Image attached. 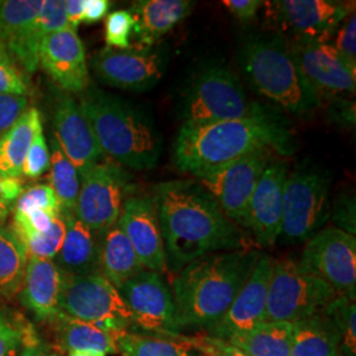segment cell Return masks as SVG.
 <instances>
[{"label":"cell","mask_w":356,"mask_h":356,"mask_svg":"<svg viewBox=\"0 0 356 356\" xmlns=\"http://www.w3.org/2000/svg\"><path fill=\"white\" fill-rule=\"evenodd\" d=\"M153 198L170 270L178 273L191 261L218 251L250 248L242 229L225 216L198 181L159 184Z\"/></svg>","instance_id":"obj_1"},{"label":"cell","mask_w":356,"mask_h":356,"mask_svg":"<svg viewBox=\"0 0 356 356\" xmlns=\"http://www.w3.org/2000/svg\"><path fill=\"white\" fill-rule=\"evenodd\" d=\"M291 134L267 114L207 124H182L173 147L181 172L201 178L248 153L269 149L291 152Z\"/></svg>","instance_id":"obj_2"},{"label":"cell","mask_w":356,"mask_h":356,"mask_svg":"<svg viewBox=\"0 0 356 356\" xmlns=\"http://www.w3.org/2000/svg\"><path fill=\"white\" fill-rule=\"evenodd\" d=\"M261 254L254 248L211 254L182 268L173 280L179 329H207L229 309Z\"/></svg>","instance_id":"obj_3"},{"label":"cell","mask_w":356,"mask_h":356,"mask_svg":"<svg viewBox=\"0 0 356 356\" xmlns=\"http://www.w3.org/2000/svg\"><path fill=\"white\" fill-rule=\"evenodd\" d=\"M78 104L107 159L135 170L156 166L161 140L140 111L98 89L85 90Z\"/></svg>","instance_id":"obj_4"},{"label":"cell","mask_w":356,"mask_h":356,"mask_svg":"<svg viewBox=\"0 0 356 356\" xmlns=\"http://www.w3.org/2000/svg\"><path fill=\"white\" fill-rule=\"evenodd\" d=\"M243 69L256 91L293 114H306L318 97L300 73L280 38L251 40L243 49Z\"/></svg>","instance_id":"obj_5"},{"label":"cell","mask_w":356,"mask_h":356,"mask_svg":"<svg viewBox=\"0 0 356 356\" xmlns=\"http://www.w3.org/2000/svg\"><path fill=\"white\" fill-rule=\"evenodd\" d=\"M339 296L327 282L293 260H273L266 322L296 323L321 314Z\"/></svg>","instance_id":"obj_6"},{"label":"cell","mask_w":356,"mask_h":356,"mask_svg":"<svg viewBox=\"0 0 356 356\" xmlns=\"http://www.w3.org/2000/svg\"><path fill=\"white\" fill-rule=\"evenodd\" d=\"M184 124H207L267 114L251 102L242 82L229 69L209 67L193 81L185 95Z\"/></svg>","instance_id":"obj_7"},{"label":"cell","mask_w":356,"mask_h":356,"mask_svg":"<svg viewBox=\"0 0 356 356\" xmlns=\"http://www.w3.org/2000/svg\"><path fill=\"white\" fill-rule=\"evenodd\" d=\"M330 184V175L313 166L302 165L286 177L282 195L284 242H306L329 220Z\"/></svg>","instance_id":"obj_8"},{"label":"cell","mask_w":356,"mask_h":356,"mask_svg":"<svg viewBox=\"0 0 356 356\" xmlns=\"http://www.w3.org/2000/svg\"><path fill=\"white\" fill-rule=\"evenodd\" d=\"M60 313L103 330L132 331L134 318L114 285L101 273L64 275Z\"/></svg>","instance_id":"obj_9"},{"label":"cell","mask_w":356,"mask_h":356,"mask_svg":"<svg viewBox=\"0 0 356 356\" xmlns=\"http://www.w3.org/2000/svg\"><path fill=\"white\" fill-rule=\"evenodd\" d=\"M132 189L131 177L122 165L104 159L81 177L74 216L101 238L118 222Z\"/></svg>","instance_id":"obj_10"},{"label":"cell","mask_w":356,"mask_h":356,"mask_svg":"<svg viewBox=\"0 0 356 356\" xmlns=\"http://www.w3.org/2000/svg\"><path fill=\"white\" fill-rule=\"evenodd\" d=\"M305 243L298 261L301 267L327 282L339 296L355 301V235L338 227H327L319 229Z\"/></svg>","instance_id":"obj_11"},{"label":"cell","mask_w":356,"mask_h":356,"mask_svg":"<svg viewBox=\"0 0 356 356\" xmlns=\"http://www.w3.org/2000/svg\"><path fill=\"white\" fill-rule=\"evenodd\" d=\"M268 23L292 41L330 42L354 6L331 0L264 1Z\"/></svg>","instance_id":"obj_12"},{"label":"cell","mask_w":356,"mask_h":356,"mask_svg":"<svg viewBox=\"0 0 356 356\" xmlns=\"http://www.w3.org/2000/svg\"><path fill=\"white\" fill-rule=\"evenodd\" d=\"M269 149H260L198 178L225 216L236 226L245 229L248 204L264 169L270 163Z\"/></svg>","instance_id":"obj_13"},{"label":"cell","mask_w":356,"mask_h":356,"mask_svg":"<svg viewBox=\"0 0 356 356\" xmlns=\"http://www.w3.org/2000/svg\"><path fill=\"white\" fill-rule=\"evenodd\" d=\"M119 293L132 314L135 327L154 335H181L173 294L160 273L144 269Z\"/></svg>","instance_id":"obj_14"},{"label":"cell","mask_w":356,"mask_h":356,"mask_svg":"<svg viewBox=\"0 0 356 356\" xmlns=\"http://www.w3.org/2000/svg\"><path fill=\"white\" fill-rule=\"evenodd\" d=\"M286 44L293 61L318 99L355 94L356 69L330 42L292 41Z\"/></svg>","instance_id":"obj_15"},{"label":"cell","mask_w":356,"mask_h":356,"mask_svg":"<svg viewBox=\"0 0 356 356\" xmlns=\"http://www.w3.org/2000/svg\"><path fill=\"white\" fill-rule=\"evenodd\" d=\"M91 67L104 85L141 92L153 89L161 81L165 57L153 48H104L92 57Z\"/></svg>","instance_id":"obj_16"},{"label":"cell","mask_w":356,"mask_h":356,"mask_svg":"<svg viewBox=\"0 0 356 356\" xmlns=\"http://www.w3.org/2000/svg\"><path fill=\"white\" fill-rule=\"evenodd\" d=\"M273 267V259L261 254L252 273L226 313L206 329V335L220 341H229L235 335L245 334L266 323L268 285Z\"/></svg>","instance_id":"obj_17"},{"label":"cell","mask_w":356,"mask_h":356,"mask_svg":"<svg viewBox=\"0 0 356 356\" xmlns=\"http://www.w3.org/2000/svg\"><path fill=\"white\" fill-rule=\"evenodd\" d=\"M116 223L126 234L144 269L165 273V247L153 195L131 194Z\"/></svg>","instance_id":"obj_18"},{"label":"cell","mask_w":356,"mask_h":356,"mask_svg":"<svg viewBox=\"0 0 356 356\" xmlns=\"http://www.w3.org/2000/svg\"><path fill=\"white\" fill-rule=\"evenodd\" d=\"M54 134L67 160L74 165L79 177L88 173L98 163L107 159L103 154L92 128L79 104L70 95L58 99L54 108Z\"/></svg>","instance_id":"obj_19"},{"label":"cell","mask_w":356,"mask_h":356,"mask_svg":"<svg viewBox=\"0 0 356 356\" xmlns=\"http://www.w3.org/2000/svg\"><path fill=\"white\" fill-rule=\"evenodd\" d=\"M286 166L270 161L259 179L251 201L245 229H250L254 242L269 247L277 242L282 231V195Z\"/></svg>","instance_id":"obj_20"},{"label":"cell","mask_w":356,"mask_h":356,"mask_svg":"<svg viewBox=\"0 0 356 356\" xmlns=\"http://www.w3.org/2000/svg\"><path fill=\"white\" fill-rule=\"evenodd\" d=\"M40 65L65 91L83 92L89 83L86 51L76 29L51 33L40 48Z\"/></svg>","instance_id":"obj_21"},{"label":"cell","mask_w":356,"mask_h":356,"mask_svg":"<svg viewBox=\"0 0 356 356\" xmlns=\"http://www.w3.org/2000/svg\"><path fill=\"white\" fill-rule=\"evenodd\" d=\"M64 273L49 259L28 256L20 302L36 318L51 322L60 314Z\"/></svg>","instance_id":"obj_22"},{"label":"cell","mask_w":356,"mask_h":356,"mask_svg":"<svg viewBox=\"0 0 356 356\" xmlns=\"http://www.w3.org/2000/svg\"><path fill=\"white\" fill-rule=\"evenodd\" d=\"M188 0H139L131 7L135 17L134 35L141 48H153L191 13Z\"/></svg>","instance_id":"obj_23"},{"label":"cell","mask_w":356,"mask_h":356,"mask_svg":"<svg viewBox=\"0 0 356 356\" xmlns=\"http://www.w3.org/2000/svg\"><path fill=\"white\" fill-rule=\"evenodd\" d=\"M66 222L64 243L53 260L67 276L99 273V238L74 213H61Z\"/></svg>","instance_id":"obj_24"},{"label":"cell","mask_w":356,"mask_h":356,"mask_svg":"<svg viewBox=\"0 0 356 356\" xmlns=\"http://www.w3.org/2000/svg\"><path fill=\"white\" fill-rule=\"evenodd\" d=\"M65 28H67V19L64 0H44L38 17L26 28L8 56L26 74H33L40 65L42 41Z\"/></svg>","instance_id":"obj_25"},{"label":"cell","mask_w":356,"mask_h":356,"mask_svg":"<svg viewBox=\"0 0 356 356\" xmlns=\"http://www.w3.org/2000/svg\"><path fill=\"white\" fill-rule=\"evenodd\" d=\"M99 273L119 291L144 267L123 229L115 223L99 238Z\"/></svg>","instance_id":"obj_26"},{"label":"cell","mask_w":356,"mask_h":356,"mask_svg":"<svg viewBox=\"0 0 356 356\" xmlns=\"http://www.w3.org/2000/svg\"><path fill=\"white\" fill-rule=\"evenodd\" d=\"M56 327L57 344L64 353L116 354L118 339L124 331L103 330L91 323L60 313L51 321Z\"/></svg>","instance_id":"obj_27"},{"label":"cell","mask_w":356,"mask_h":356,"mask_svg":"<svg viewBox=\"0 0 356 356\" xmlns=\"http://www.w3.org/2000/svg\"><path fill=\"white\" fill-rule=\"evenodd\" d=\"M42 131L36 107L28 108L19 120L0 138V176L20 177L26 153L36 134Z\"/></svg>","instance_id":"obj_28"},{"label":"cell","mask_w":356,"mask_h":356,"mask_svg":"<svg viewBox=\"0 0 356 356\" xmlns=\"http://www.w3.org/2000/svg\"><path fill=\"white\" fill-rule=\"evenodd\" d=\"M291 356H341V337L322 312L293 323Z\"/></svg>","instance_id":"obj_29"},{"label":"cell","mask_w":356,"mask_h":356,"mask_svg":"<svg viewBox=\"0 0 356 356\" xmlns=\"http://www.w3.org/2000/svg\"><path fill=\"white\" fill-rule=\"evenodd\" d=\"M118 353L122 356H200L194 337L145 335L135 331L120 334Z\"/></svg>","instance_id":"obj_30"},{"label":"cell","mask_w":356,"mask_h":356,"mask_svg":"<svg viewBox=\"0 0 356 356\" xmlns=\"http://www.w3.org/2000/svg\"><path fill=\"white\" fill-rule=\"evenodd\" d=\"M293 323L266 322L254 330L235 335L229 343L248 356H291Z\"/></svg>","instance_id":"obj_31"},{"label":"cell","mask_w":356,"mask_h":356,"mask_svg":"<svg viewBox=\"0 0 356 356\" xmlns=\"http://www.w3.org/2000/svg\"><path fill=\"white\" fill-rule=\"evenodd\" d=\"M26 260L24 243L13 229L0 226V296L13 297L20 292Z\"/></svg>","instance_id":"obj_32"},{"label":"cell","mask_w":356,"mask_h":356,"mask_svg":"<svg viewBox=\"0 0 356 356\" xmlns=\"http://www.w3.org/2000/svg\"><path fill=\"white\" fill-rule=\"evenodd\" d=\"M42 4L44 0H0V47L4 51H13Z\"/></svg>","instance_id":"obj_33"},{"label":"cell","mask_w":356,"mask_h":356,"mask_svg":"<svg viewBox=\"0 0 356 356\" xmlns=\"http://www.w3.org/2000/svg\"><path fill=\"white\" fill-rule=\"evenodd\" d=\"M49 186L57 195L61 213H74L81 186V177L74 165L67 160L56 138L51 135Z\"/></svg>","instance_id":"obj_34"},{"label":"cell","mask_w":356,"mask_h":356,"mask_svg":"<svg viewBox=\"0 0 356 356\" xmlns=\"http://www.w3.org/2000/svg\"><path fill=\"white\" fill-rule=\"evenodd\" d=\"M323 313L331 319L341 337V356L356 355L355 301L337 296Z\"/></svg>","instance_id":"obj_35"},{"label":"cell","mask_w":356,"mask_h":356,"mask_svg":"<svg viewBox=\"0 0 356 356\" xmlns=\"http://www.w3.org/2000/svg\"><path fill=\"white\" fill-rule=\"evenodd\" d=\"M66 234V222L63 214L56 216L51 229L23 241L28 256L54 260L60 252Z\"/></svg>","instance_id":"obj_36"},{"label":"cell","mask_w":356,"mask_h":356,"mask_svg":"<svg viewBox=\"0 0 356 356\" xmlns=\"http://www.w3.org/2000/svg\"><path fill=\"white\" fill-rule=\"evenodd\" d=\"M31 330L0 302V356L20 355Z\"/></svg>","instance_id":"obj_37"},{"label":"cell","mask_w":356,"mask_h":356,"mask_svg":"<svg viewBox=\"0 0 356 356\" xmlns=\"http://www.w3.org/2000/svg\"><path fill=\"white\" fill-rule=\"evenodd\" d=\"M35 210H42L54 216L61 214L60 201L49 185L38 184L28 188L15 204L16 213H29Z\"/></svg>","instance_id":"obj_38"},{"label":"cell","mask_w":356,"mask_h":356,"mask_svg":"<svg viewBox=\"0 0 356 356\" xmlns=\"http://www.w3.org/2000/svg\"><path fill=\"white\" fill-rule=\"evenodd\" d=\"M135 28V17L127 10L110 13L104 23V40L107 48H131V35Z\"/></svg>","instance_id":"obj_39"},{"label":"cell","mask_w":356,"mask_h":356,"mask_svg":"<svg viewBox=\"0 0 356 356\" xmlns=\"http://www.w3.org/2000/svg\"><path fill=\"white\" fill-rule=\"evenodd\" d=\"M29 85L24 72L0 47V95L26 97Z\"/></svg>","instance_id":"obj_40"},{"label":"cell","mask_w":356,"mask_h":356,"mask_svg":"<svg viewBox=\"0 0 356 356\" xmlns=\"http://www.w3.org/2000/svg\"><path fill=\"white\" fill-rule=\"evenodd\" d=\"M51 165V152L42 131L36 134L26 153L22 175L29 179L41 177Z\"/></svg>","instance_id":"obj_41"},{"label":"cell","mask_w":356,"mask_h":356,"mask_svg":"<svg viewBox=\"0 0 356 356\" xmlns=\"http://www.w3.org/2000/svg\"><path fill=\"white\" fill-rule=\"evenodd\" d=\"M330 44L348 64L356 69V17L354 11L346 16Z\"/></svg>","instance_id":"obj_42"},{"label":"cell","mask_w":356,"mask_h":356,"mask_svg":"<svg viewBox=\"0 0 356 356\" xmlns=\"http://www.w3.org/2000/svg\"><path fill=\"white\" fill-rule=\"evenodd\" d=\"M28 108L26 97L0 95V138L13 127Z\"/></svg>","instance_id":"obj_43"},{"label":"cell","mask_w":356,"mask_h":356,"mask_svg":"<svg viewBox=\"0 0 356 356\" xmlns=\"http://www.w3.org/2000/svg\"><path fill=\"white\" fill-rule=\"evenodd\" d=\"M194 341L200 356H248L229 342L209 335H195Z\"/></svg>","instance_id":"obj_44"},{"label":"cell","mask_w":356,"mask_h":356,"mask_svg":"<svg viewBox=\"0 0 356 356\" xmlns=\"http://www.w3.org/2000/svg\"><path fill=\"white\" fill-rule=\"evenodd\" d=\"M222 3L242 23L252 22L259 10L264 6L261 0H223Z\"/></svg>","instance_id":"obj_45"},{"label":"cell","mask_w":356,"mask_h":356,"mask_svg":"<svg viewBox=\"0 0 356 356\" xmlns=\"http://www.w3.org/2000/svg\"><path fill=\"white\" fill-rule=\"evenodd\" d=\"M334 218L339 223L341 227L346 232L355 235V204L351 202V198H347L346 201H341V204L335 206Z\"/></svg>","instance_id":"obj_46"},{"label":"cell","mask_w":356,"mask_h":356,"mask_svg":"<svg viewBox=\"0 0 356 356\" xmlns=\"http://www.w3.org/2000/svg\"><path fill=\"white\" fill-rule=\"evenodd\" d=\"M111 3L108 0H83V23H97L107 16Z\"/></svg>","instance_id":"obj_47"},{"label":"cell","mask_w":356,"mask_h":356,"mask_svg":"<svg viewBox=\"0 0 356 356\" xmlns=\"http://www.w3.org/2000/svg\"><path fill=\"white\" fill-rule=\"evenodd\" d=\"M23 182L20 177H1L0 176V200L6 204L17 201L23 193Z\"/></svg>","instance_id":"obj_48"},{"label":"cell","mask_w":356,"mask_h":356,"mask_svg":"<svg viewBox=\"0 0 356 356\" xmlns=\"http://www.w3.org/2000/svg\"><path fill=\"white\" fill-rule=\"evenodd\" d=\"M19 356H58L51 351L45 344L42 343L33 332V329L29 331L26 337V343Z\"/></svg>","instance_id":"obj_49"},{"label":"cell","mask_w":356,"mask_h":356,"mask_svg":"<svg viewBox=\"0 0 356 356\" xmlns=\"http://www.w3.org/2000/svg\"><path fill=\"white\" fill-rule=\"evenodd\" d=\"M66 19L67 26L76 29L83 23V0H66Z\"/></svg>","instance_id":"obj_50"},{"label":"cell","mask_w":356,"mask_h":356,"mask_svg":"<svg viewBox=\"0 0 356 356\" xmlns=\"http://www.w3.org/2000/svg\"><path fill=\"white\" fill-rule=\"evenodd\" d=\"M10 211H11L10 204L0 200V226L4 225V222L7 220V216H10Z\"/></svg>","instance_id":"obj_51"},{"label":"cell","mask_w":356,"mask_h":356,"mask_svg":"<svg viewBox=\"0 0 356 356\" xmlns=\"http://www.w3.org/2000/svg\"><path fill=\"white\" fill-rule=\"evenodd\" d=\"M67 356H106L101 353H70Z\"/></svg>","instance_id":"obj_52"}]
</instances>
